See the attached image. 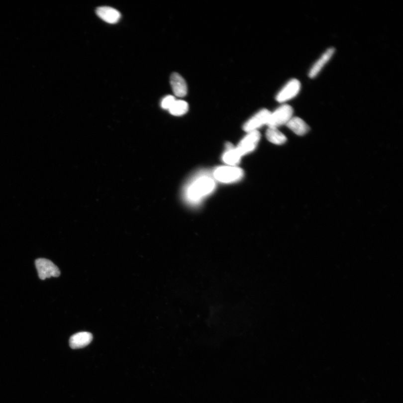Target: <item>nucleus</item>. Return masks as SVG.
<instances>
[{
    "label": "nucleus",
    "instance_id": "13",
    "mask_svg": "<svg viewBox=\"0 0 403 403\" xmlns=\"http://www.w3.org/2000/svg\"><path fill=\"white\" fill-rule=\"evenodd\" d=\"M286 125L291 131L299 136H303L310 131L308 125L303 119L298 116H293Z\"/></svg>",
    "mask_w": 403,
    "mask_h": 403
},
{
    "label": "nucleus",
    "instance_id": "11",
    "mask_svg": "<svg viewBox=\"0 0 403 403\" xmlns=\"http://www.w3.org/2000/svg\"><path fill=\"white\" fill-rule=\"evenodd\" d=\"M92 340L93 335L91 333L83 331L72 336L70 339V346L73 349L82 348L87 346Z\"/></svg>",
    "mask_w": 403,
    "mask_h": 403
},
{
    "label": "nucleus",
    "instance_id": "10",
    "mask_svg": "<svg viewBox=\"0 0 403 403\" xmlns=\"http://www.w3.org/2000/svg\"><path fill=\"white\" fill-rule=\"evenodd\" d=\"M96 13L101 19L109 24L116 23L119 21L121 17L120 13L116 9L110 7H98L97 9Z\"/></svg>",
    "mask_w": 403,
    "mask_h": 403
},
{
    "label": "nucleus",
    "instance_id": "5",
    "mask_svg": "<svg viewBox=\"0 0 403 403\" xmlns=\"http://www.w3.org/2000/svg\"><path fill=\"white\" fill-rule=\"evenodd\" d=\"M301 90V83L297 79H292L287 83L277 94L276 100L278 102H285L297 97Z\"/></svg>",
    "mask_w": 403,
    "mask_h": 403
},
{
    "label": "nucleus",
    "instance_id": "14",
    "mask_svg": "<svg viewBox=\"0 0 403 403\" xmlns=\"http://www.w3.org/2000/svg\"><path fill=\"white\" fill-rule=\"evenodd\" d=\"M266 137L269 141L278 145H283L287 141V137L277 128L269 127Z\"/></svg>",
    "mask_w": 403,
    "mask_h": 403
},
{
    "label": "nucleus",
    "instance_id": "4",
    "mask_svg": "<svg viewBox=\"0 0 403 403\" xmlns=\"http://www.w3.org/2000/svg\"><path fill=\"white\" fill-rule=\"evenodd\" d=\"M35 266L40 280H46L52 277H57L60 275L59 268L48 259L39 258L36 260Z\"/></svg>",
    "mask_w": 403,
    "mask_h": 403
},
{
    "label": "nucleus",
    "instance_id": "7",
    "mask_svg": "<svg viewBox=\"0 0 403 403\" xmlns=\"http://www.w3.org/2000/svg\"><path fill=\"white\" fill-rule=\"evenodd\" d=\"M261 139V133L258 131L248 132L239 142L236 149L239 151L241 156L253 151L256 148Z\"/></svg>",
    "mask_w": 403,
    "mask_h": 403
},
{
    "label": "nucleus",
    "instance_id": "12",
    "mask_svg": "<svg viewBox=\"0 0 403 403\" xmlns=\"http://www.w3.org/2000/svg\"><path fill=\"white\" fill-rule=\"evenodd\" d=\"M226 148V151L222 157V160L228 166L235 167L240 163L242 156L236 147H234L231 143H227Z\"/></svg>",
    "mask_w": 403,
    "mask_h": 403
},
{
    "label": "nucleus",
    "instance_id": "16",
    "mask_svg": "<svg viewBox=\"0 0 403 403\" xmlns=\"http://www.w3.org/2000/svg\"><path fill=\"white\" fill-rule=\"evenodd\" d=\"M176 99L173 96H167L163 99L161 102V106L163 109L168 110L172 107Z\"/></svg>",
    "mask_w": 403,
    "mask_h": 403
},
{
    "label": "nucleus",
    "instance_id": "1",
    "mask_svg": "<svg viewBox=\"0 0 403 403\" xmlns=\"http://www.w3.org/2000/svg\"><path fill=\"white\" fill-rule=\"evenodd\" d=\"M215 182L205 173L197 175L187 184L184 191V197L188 203L197 204L213 192Z\"/></svg>",
    "mask_w": 403,
    "mask_h": 403
},
{
    "label": "nucleus",
    "instance_id": "3",
    "mask_svg": "<svg viewBox=\"0 0 403 403\" xmlns=\"http://www.w3.org/2000/svg\"><path fill=\"white\" fill-rule=\"evenodd\" d=\"M294 109L293 107L284 104L278 107L274 111L271 112L267 125L269 127L278 128L288 123L293 118Z\"/></svg>",
    "mask_w": 403,
    "mask_h": 403
},
{
    "label": "nucleus",
    "instance_id": "2",
    "mask_svg": "<svg viewBox=\"0 0 403 403\" xmlns=\"http://www.w3.org/2000/svg\"><path fill=\"white\" fill-rule=\"evenodd\" d=\"M213 175L214 179L219 182L231 183L241 180L244 176V172L238 167L224 166L215 170Z\"/></svg>",
    "mask_w": 403,
    "mask_h": 403
},
{
    "label": "nucleus",
    "instance_id": "9",
    "mask_svg": "<svg viewBox=\"0 0 403 403\" xmlns=\"http://www.w3.org/2000/svg\"><path fill=\"white\" fill-rule=\"evenodd\" d=\"M170 84L175 96L179 98L185 97L187 94V85L181 75L174 73L170 77Z\"/></svg>",
    "mask_w": 403,
    "mask_h": 403
},
{
    "label": "nucleus",
    "instance_id": "15",
    "mask_svg": "<svg viewBox=\"0 0 403 403\" xmlns=\"http://www.w3.org/2000/svg\"><path fill=\"white\" fill-rule=\"evenodd\" d=\"M189 110L188 102L183 100H177L169 109L170 113L174 116H182L186 114Z\"/></svg>",
    "mask_w": 403,
    "mask_h": 403
},
{
    "label": "nucleus",
    "instance_id": "8",
    "mask_svg": "<svg viewBox=\"0 0 403 403\" xmlns=\"http://www.w3.org/2000/svg\"><path fill=\"white\" fill-rule=\"evenodd\" d=\"M334 53L335 49L333 47L327 49L311 67L308 73L309 78L311 79L315 78L316 76L320 73V71L327 63L330 61Z\"/></svg>",
    "mask_w": 403,
    "mask_h": 403
},
{
    "label": "nucleus",
    "instance_id": "6",
    "mask_svg": "<svg viewBox=\"0 0 403 403\" xmlns=\"http://www.w3.org/2000/svg\"><path fill=\"white\" fill-rule=\"evenodd\" d=\"M271 112L266 109H262L250 118L244 124L243 129L246 132L257 131L264 125L268 124Z\"/></svg>",
    "mask_w": 403,
    "mask_h": 403
}]
</instances>
